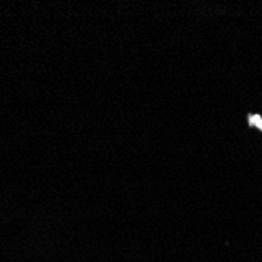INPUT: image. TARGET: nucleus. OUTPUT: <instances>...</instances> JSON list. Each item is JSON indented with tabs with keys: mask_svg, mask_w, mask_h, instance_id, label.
Listing matches in <instances>:
<instances>
[{
	"mask_svg": "<svg viewBox=\"0 0 262 262\" xmlns=\"http://www.w3.org/2000/svg\"><path fill=\"white\" fill-rule=\"evenodd\" d=\"M248 124L262 132V118L257 115H248Z\"/></svg>",
	"mask_w": 262,
	"mask_h": 262,
	"instance_id": "obj_1",
	"label": "nucleus"
}]
</instances>
